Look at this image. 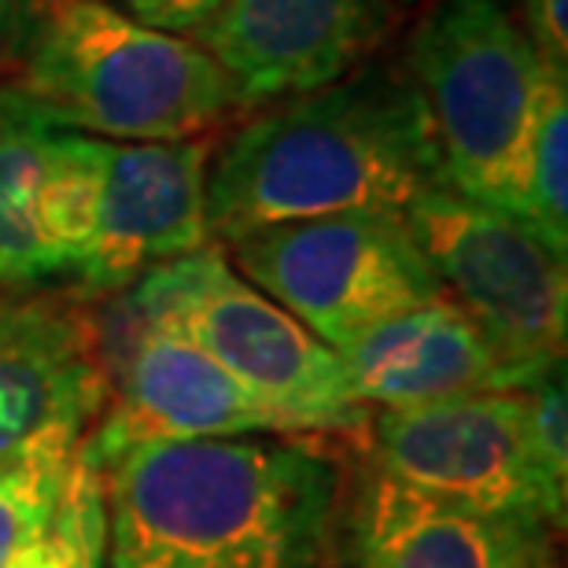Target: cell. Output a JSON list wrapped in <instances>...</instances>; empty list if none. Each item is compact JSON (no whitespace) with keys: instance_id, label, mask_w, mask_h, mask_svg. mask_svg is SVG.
Segmentation results:
<instances>
[{"instance_id":"6da1fadb","label":"cell","mask_w":568,"mask_h":568,"mask_svg":"<svg viewBox=\"0 0 568 568\" xmlns=\"http://www.w3.org/2000/svg\"><path fill=\"white\" fill-rule=\"evenodd\" d=\"M344 484L317 436L133 447L104 473L108 568H333Z\"/></svg>"},{"instance_id":"7a4b0ae2","label":"cell","mask_w":568,"mask_h":568,"mask_svg":"<svg viewBox=\"0 0 568 568\" xmlns=\"http://www.w3.org/2000/svg\"><path fill=\"white\" fill-rule=\"evenodd\" d=\"M450 189L428 111L399 63H362L241 126L207 170L211 244L347 211L406 214Z\"/></svg>"},{"instance_id":"3957f363","label":"cell","mask_w":568,"mask_h":568,"mask_svg":"<svg viewBox=\"0 0 568 568\" xmlns=\"http://www.w3.org/2000/svg\"><path fill=\"white\" fill-rule=\"evenodd\" d=\"M11 89L52 126L104 141H192L241 111L233 82L196 41L104 0L52 8L11 67Z\"/></svg>"},{"instance_id":"277c9868","label":"cell","mask_w":568,"mask_h":568,"mask_svg":"<svg viewBox=\"0 0 568 568\" xmlns=\"http://www.w3.org/2000/svg\"><path fill=\"white\" fill-rule=\"evenodd\" d=\"M211 141H104L55 130L41 181V236L55 274L93 295L211 244Z\"/></svg>"},{"instance_id":"5b68a950","label":"cell","mask_w":568,"mask_h":568,"mask_svg":"<svg viewBox=\"0 0 568 568\" xmlns=\"http://www.w3.org/2000/svg\"><path fill=\"white\" fill-rule=\"evenodd\" d=\"M403 67L428 111L447 185L520 219L547 67L509 8L503 0H428Z\"/></svg>"},{"instance_id":"8992f818","label":"cell","mask_w":568,"mask_h":568,"mask_svg":"<svg viewBox=\"0 0 568 568\" xmlns=\"http://www.w3.org/2000/svg\"><path fill=\"white\" fill-rule=\"evenodd\" d=\"M130 292L141 325L178 328L303 436L369 432L373 410L351 395L336 351L236 274L219 244L148 270Z\"/></svg>"},{"instance_id":"52a82bcc","label":"cell","mask_w":568,"mask_h":568,"mask_svg":"<svg viewBox=\"0 0 568 568\" xmlns=\"http://www.w3.org/2000/svg\"><path fill=\"white\" fill-rule=\"evenodd\" d=\"M225 258L333 351L443 300L403 214L347 211L270 225L233 241Z\"/></svg>"},{"instance_id":"ba28073f","label":"cell","mask_w":568,"mask_h":568,"mask_svg":"<svg viewBox=\"0 0 568 568\" xmlns=\"http://www.w3.org/2000/svg\"><path fill=\"white\" fill-rule=\"evenodd\" d=\"M443 295L473 317L509 366L542 377L565 362L568 270L542 236L454 189H432L403 214Z\"/></svg>"},{"instance_id":"9c48e42d","label":"cell","mask_w":568,"mask_h":568,"mask_svg":"<svg viewBox=\"0 0 568 568\" xmlns=\"http://www.w3.org/2000/svg\"><path fill=\"white\" fill-rule=\"evenodd\" d=\"M373 469L476 514L525 517L561 536L568 495L539 469L525 392H480L462 399L377 410L369 422Z\"/></svg>"},{"instance_id":"30bf717a","label":"cell","mask_w":568,"mask_h":568,"mask_svg":"<svg viewBox=\"0 0 568 568\" xmlns=\"http://www.w3.org/2000/svg\"><path fill=\"white\" fill-rule=\"evenodd\" d=\"M392 27L395 0H225L192 41L258 108L358 71Z\"/></svg>"},{"instance_id":"8fae6325","label":"cell","mask_w":568,"mask_h":568,"mask_svg":"<svg viewBox=\"0 0 568 568\" xmlns=\"http://www.w3.org/2000/svg\"><path fill=\"white\" fill-rule=\"evenodd\" d=\"M241 436H303L219 362L166 325H141L119 369V392L85 436L82 450L108 473L111 462L148 443Z\"/></svg>"},{"instance_id":"7c38bea8","label":"cell","mask_w":568,"mask_h":568,"mask_svg":"<svg viewBox=\"0 0 568 568\" xmlns=\"http://www.w3.org/2000/svg\"><path fill=\"white\" fill-rule=\"evenodd\" d=\"M554 536L539 520L476 514L366 469L339 495L333 568H554Z\"/></svg>"},{"instance_id":"4fadbf2b","label":"cell","mask_w":568,"mask_h":568,"mask_svg":"<svg viewBox=\"0 0 568 568\" xmlns=\"http://www.w3.org/2000/svg\"><path fill=\"white\" fill-rule=\"evenodd\" d=\"M111 399L100 333L52 295L0 303V465L49 436L85 439Z\"/></svg>"},{"instance_id":"5bb4252c","label":"cell","mask_w":568,"mask_h":568,"mask_svg":"<svg viewBox=\"0 0 568 568\" xmlns=\"http://www.w3.org/2000/svg\"><path fill=\"white\" fill-rule=\"evenodd\" d=\"M351 395L366 410H414L480 392H520L536 377L498 355L447 295L373 325L336 351Z\"/></svg>"},{"instance_id":"9a60e30c","label":"cell","mask_w":568,"mask_h":568,"mask_svg":"<svg viewBox=\"0 0 568 568\" xmlns=\"http://www.w3.org/2000/svg\"><path fill=\"white\" fill-rule=\"evenodd\" d=\"M78 436H49L0 465V568H71Z\"/></svg>"},{"instance_id":"2e32d148","label":"cell","mask_w":568,"mask_h":568,"mask_svg":"<svg viewBox=\"0 0 568 568\" xmlns=\"http://www.w3.org/2000/svg\"><path fill=\"white\" fill-rule=\"evenodd\" d=\"M55 130L60 126H52L38 104L11 85H0V292L60 277L38 219Z\"/></svg>"},{"instance_id":"e0dca14e","label":"cell","mask_w":568,"mask_h":568,"mask_svg":"<svg viewBox=\"0 0 568 568\" xmlns=\"http://www.w3.org/2000/svg\"><path fill=\"white\" fill-rule=\"evenodd\" d=\"M520 222L531 225L558 255H568V78L554 71H542L539 82Z\"/></svg>"},{"instance_id":"ac0fdd59","label":"cell","mask_w":568,"mask_h":568,"mask_svg":"<svg viewBox=\"0 0 568 568\" xmlns=\"http://www.w3.org/2000/svg\"><path fill=\"white\" fill-rule=\"evenodd\" d=\"M525 403H528V432L531 447H536L539 469L547 473V480L568 495V388H565V362L550 366L542 377L528 384Z\"/></svg>"},{"instance_id":"d6986e66","label":"cell","mask_w":568,"mask_h":568,"mask_svg":"<svg viewBox=\"0 0 568 568\" xmlns=\"http://www.w3.org/2000/svg\"><path fill=\"white\" fill-rule=\"evenodd\" d=\"M74 503V558L71 568H108V498L104 469L78 447L71 473Z\"/></svg>"},{"instance_id":"ffe728a7","label":"cell","mask_w":568,"mask_h":568,"mask_svg":"<svg viewBox=\"0 0 568 568\" xmlns=\"http://www.w3.org/2000/svg\"><path fill=\"white\" fill-rule=\"evenodd\" d=\"M525 38L547 71L568 78V4L565 0H525Z\"/></svg>"},{"instance_id":"44dd1931","label":"cell","mask_w":568,"mask_h":568,"mask_svg":"<svg viewBox=\"0 0 568 568\" xmlns=\"http://www.w3.org/2000/svg\"><path fill=\"white\" fill-rule=\"evenodd\" d=\"M225 0H122V11L138 22L178 38H196L219 16Z\"/></svg>"},{"instance_id":"7402d4cb","label":"cell","mask_w":568,"mask_h":568,"mask_svg":"<svg viewBox=\"0 0 568 568\" xmlns=\"http://www.w3.org/2000/svg\"><path fill=\"white\" fill-rule=\"evenodd\" d=\"M60 4L63 0H0V74L19 63L33 30Z\"/></svg>"}]
</instances>
